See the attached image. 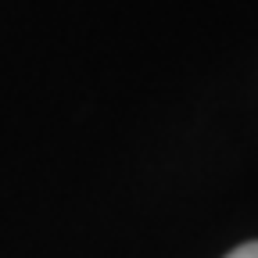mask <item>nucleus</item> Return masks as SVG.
Returning a JSON list of instances; mask_svg holds the SVG:
<instances>
[{"instance_id":"obj_1","label":"nucleus","mask_w":258,"mask_h":258,"mask_svg":"<svg viewBox=\"0 0 258 258\" xmlns=\"http://www.w3.org/2000/svg\"><path fill=\"white\" fill-rule=\"evenodd\" d=\"M226 258H258V240H251V244H240V247H233Z\"/></svg>"}]
</instances>
